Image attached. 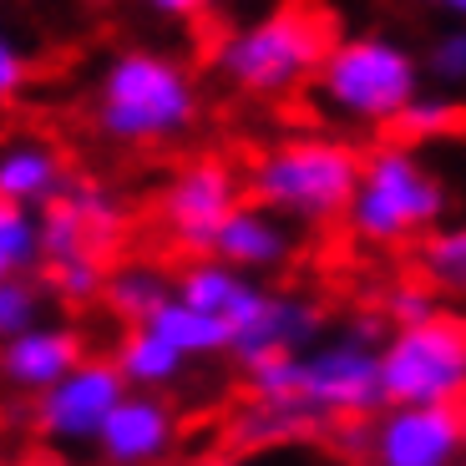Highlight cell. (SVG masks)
<instances>
[{"label": "cell", "instance_id": "cell-7", "mask_svg": "<svg viewBox=\"0 0 466 466\" xmlns=\"http://www.w3.org/2000/svg\"><path fill=\"white\" fill-rule=\"evenodd\" d=\"M385 406H451L466 400V315L441 309L426 325L390 329L380 350Z\"/></svg>", "mask_w": 466, "mask_h": 466}, {"label": "cell", "instance_id": "cell-9", "mask_svg": "<svg viewBox=\"0 0 466 466\" xmlns=\"http://www.w3.org/2000/svg\"><path fill=\"white\" fill-rule=\"evenodd\" d=\"M132 396V385L122 380L112 355H86L61 385H51L46 396L31 400V431L51 446V451H82L96 446L106 431V420L122 400Z\"/></svg>", "mask_w": 466, "mask_h": 466}, {"label": "cell", "instance_id": "cell-10", "mask_svg": "<svg viewBox=\"0 0 466 466\" xmlns=\"http://www.w3.org/2000/svg\"><path fill=\"white\" fill-rule=\"evenodd\" d=\"M466 406H385L370 426V466H461Z\"/></svg>", "mask_w": 466, "mask_h": 466}, {"label": "cell", "instance_id": "cell-24", "mask_svg": "<svg viewBox=\"0 0 466 466\" xmlns=\"http://www.w3.org/2000/svg\"><path fill=\"white\" fill-rule=\"evenodd\" d=\"M106 258L82 254V258H66V264H46V284L61 304H102L106 294Z\"/></svg>", "mask_w": 466, "mask_h": 466}, {"label": "cell", "instance_id": "cell-21", "mask_svg": "<svg viewBox=\"0 0 466 466\" xmlns=\"http://www.w3.org/2000/svg\"><path fill=\"white\" fill-rule=\"evenodd\" d=\"M309 426H315V420L304 416L299 406L248 396L244 406L228 416V441L233 446H284V441H294V436H304Z\"/></svg>", "mask_w": 466, "mask_h": 466}, {"label": "cell", "instance_id": "cell-18", "mask_svg": "<svg viewBox=\"0 0 466 466\" xmlns=\"http://www.w3.org/2000/svg\"><path fill=\"white\" fill-rule=\"evenodd\" d=\"M112 360H116V370H122V380H127L132 390H152V396H163L167 385H177L183 370L193 365L183 350L167 345L152 325H132L127 335L116 339Z\"/></svg>", "mask_w": 466, "mask_h": 466}, {"label": "cell", "instance_id": "cell-8", "mask_svg": "<svg viewBox=\"0 0 466 466\" xmlns=\"http://www.w3.org/2000/svg\"><path fill=\"white\" fill-rule=\"evenodd\" d=\"M248 203V177L228 157H187L157 187V223L187 254H213L223 223Z\"/></svg>", "mask_w": 466, "mask_h": 466}, {"label": "cell", "instance_id": "cell-13", "mask_svg": "<svg viewBox=\"0 0 466 466\" xmlns=\"http://www.w3.org/2000/svg\"><path fill=\"white\" fill-rule=\"evenodd\" d=\"M82 360H86V335L71 319H41L25 335H11L0 345V375L25 400L46 396L51 385H61Z\"/></svg>", "mask_w": 466, "mask_h": 466}, {"label": "cell", "instance_id": "cell-27", "mask_svg": "<svg viewBox=\"0 0 466 466\" xmlns=\"http://www.w3.org/2000/svg\"><path fill=\"white\" fill-rule=\"evenodd\" d=\"M41 233H46V264H66V258L92 254L86 244V228L71 208V198H56L51 208H41Z\"/></svg>", "mask_w": 466, "mask_h": 466}, {"label": "cell", "instance_id": "cell-32", "mask_svg": "<svg viewBox=\"0 0 466 466\" xmlns=\"http://www.w3.org/2000/svg\"><path fill=\"white\" fill-rule=\"evenodd\" d=\"M416 5L431 15H446V21H466V0H416Z\"/></svg>", "mask_w": 466, "mask_h": 466}, {"label": "cell", "instance_id": "cell-2", "mask_svg": "<svg viewBox=\"0 0 466 466\" xmlns=\"http://www.w3.org/2000/svg\"><path fill=\"white\" fill-rule=\"evenodd\" d=\"M365 152L335 132H294L268 142L248 163V203H264L294 228H325L345 218L360 187Z\"/></svg>", "mask_w": 466, "mask_h": 466}, {"label": "cell", "instance_id": "cell-12", "mask_svg": "<svg viewBox=\"0 0 466 466\" xmlns=\"http://www.w3.org/2000/svg\"><path fill=\"white\" fill-rule=\"evenodd\" d=\"M177 441H183V420H177L173 400L152 396V390H132L112 410L92 451L102 466H163L177 451Z\"/></svg>", "mask_w": 466, "mask_h": 466}, {"label": "cell", "instance_id": "cell-23", "mask_svg": "<svg viewBox=\"0 0 466 466\" xmlns=\"http://www.w3.org/2000/svg\"><path fill=\"white\" fill-rule=\"evenodd\" d=\"M420 274L441 294H466V218L441 223V228L420 244Z\"/></svg>", "mask_w": 466, "mask_h": 466}, {"label": "cell", "instance_id": "cell-33", "mask_svg": "<svg viewBox=\"0 0 466 466\" xmlns=\"http://www.w3.org/2000/svg\"><path fill=\"white\" fill-rule=\"evenodd\" d=\"M339 446H345V451H370V431H350V420H345V431H339Z\"/></svg>", "mask_w": 466, "mask_h": 466}, {"label": "cell", "instance_id": "cell-29", "mask_svg": "<svg viewBox=\"0 0 466 466\" xmlns=\"http://www.w3.org/2000/svg\"><path fill=\"white\" fill-rule=\"evenodd\" d=\"M46 319V299L35 279H0V339L25 335L31 325Z\"/></svg>", "mask_w": 466, "mask_h": 466}, {"label": "cell", "instance_id": "cell-25", "mask_svg": "<svg viewBox=\"0 0 466 466\" xmlns=\"http://www.w3.org/2000/svg\"><path fill=\"white\" fill-rule=\"evenodd\" d=\"M426 76H431V86H441V92H466V21H451L446 31L431 35Z\"/></svg>", "mask_w": 466, "mask_h": 466}, {"label": "cell", "instance_id": "cell-34", "mask_svg": "<svg viewBox=\"0 0 466 466\" xmlns=\"http://www.w3.org/2000/svg\"><path fill=\"white\" fill-rule=\"evenodd\" d=\"M203 466H244V461H233V456H218V461H203Z\"/></svg>", "mask_w": 466, "mask_h": 466}, {"label": "cell", "instance_id": "cell-6", "mask_svg": "<svg viewBox=\"0 0 466 466\" xmlns=\"http://www.w3.org/2000/svg\"><path fill=\"white\" fill-rule=\"evenodd\" d=\"M385 335L375 315L355 319L339 335H325L299 355V410L309 420H360L385 410Z\"/></svg>", "mask_w": 466, "mask_h": 466}, {"label": "cell", "instance_id": "cell-14", "mask_svg": "<svg viewBox=\"0 0 466 466\" xmlns=\"http://www.w3.org/2000/svg\"><path fill=\"white\" fill-rule=\"evenodd\" d=\"M76 177L66 173V152L51 137L35 132H15L0 147V203H21V208H51L56 198H66V187Z\"/></svg>", "mask_w": 466, "mask_h": 466}, {"label": "cell", "instance_id": "cell-1", "mask_svg": "<svg viewBox=\"0 0 466 466\" xmlns=\"http://www.w3.org/2000/svg\"><path fill=\"white\" fill-rule=\"evenodd\" d=\"M198 76L157 46H122L92 86V127L132 152L167 147L198 122Z\"/></svg>", "mask_w": 466, "mask_h": 466}, {"label": "cell", "instance_id": "cell-19", "mask_svg": "<svg viewBox=\"0 0 466 466\" xmlns=\"http://www.w3.org/2000/svg\"><path fill=\"white\" fill-rule=\"evenodd\" d=\"M147 325L157 329L167 345L183 350L187 360H213V355H228V350H233V329L223 325V319L193 309V304H183V299H167Z\"/></svg>", "mask_w": 466, "mask_h": 466}, {"label": "cell", "instance_id": "cell-31", "mask_svg": "<svg viewBox=\"0 0 466 466\" xmlns=\"http://www.w3.org/2000/svg\"><path fill=\"white\" fill-rule=\"evenodd\" d=\"M157 21H198V15H208L218 0H142Z\"/></svg>", "mask_w": 466, "mask_h": 466}, {"label": "cell", "instance_id": "cell-3", "mask_svg": "<svg viewBox=\"0 0 466 466\" xmlns=\"http://www.w3.org/2000/svg\"><path fill=\"white\" fill-rule=\"evenodd\" d=\"M335 41L339 35L329 31L325 11L279 5V11H264L254 21L223 31L213 41V71L233 92L274 102V96H294L304 86H315Z\"/></svg>", "mask_w": 466, "mask_h": 466}, {"label": "cell", "instance_id": "cell-26", "mask_svg": "<svg viewBox=\"0 0 466 466\" xmlns=\"http://www.w3.org/2000/svg\"><path fill=\"white\" fill-rule=\"evenodd\" d=\"M451 127H456V102H451V92H441V86L420 92L416 102L406 106V116L396 122V132H400L406 142H431V137H446Z\"/></svg>", "mask_w": 466, "mask_h": 466}, {"label": "cell", "instance_id": "cell-4", "mask_svg": "<svg viewBox=\"0 0 466 466\" xmlns=\"http://www.w3.org/2000/svg\"><path fill=\"white\" fill-rule=\"evenodd\" d=\"M426 61L385 31H355L329 46L315 76V106L335 127H396L420 96Z\"/></svg>", "mask_w": 466, "mask_h": 466}, {"label": "cell", "instance_id": "cell-36", "mask_svg": "<svg viewBox=\"0 0 466 466\" xmlns=\"http://www.w3.org/2000/svg\"><path fill=\"white\" fill-rule=\"evenodd\" d=\"M461 466H466V461H461Z\"/></svg>", "mask_w": 466, "mask_h": 466}, {"label": "cell", "instance_id": "cell-20", "mask_svg": "<svg viewBox=\"0 0 466 466\" xmlns=\"http://www.w3.org/2000/svg\"><path fill=\"white\" fill-rule=\"evenodd\" d=\"M66 198H71V208H76V218H82L86 244H92L96 258L122 248V238H127V208H122V198H116L112 187L96 183V177H76V183L66 187Z\"/></svg>", "mask_w": 466, "mask_h": 466}, {"label": "cell", "instance_id": "cell-17", "mask_svg": "<svg viewBox=\"0 0 466 466\" xmlns=\"http://www.w3.org/2000/svg\"><path fill=\"white\" fill-rule=\"evenodd\" d=\"M167 299H177V274H167L163 264H152V258H132V264H116L106 274V315H116L122 325H147Z\"/></svg>", "mask_w": 466, "mask_h": 466}, {"label": "cell", "instance_id": "cell-15", "mask_svg": "<svg viewBox=\"0 0 466 466\" xmlns=\"http://www.w3.org/2000/svg\"><path fill=\"white\" fill-rule=\"evenodd\" d=\"M294 248H299V238H294L289 218H279V213L264 208V203H244V208L223 223L213 254H218L223 264L244 268V274L258 279V274H279V268H289Z\"/></svg>", "mask_w": 466, "mask_h": 466}, {"label": "cell", "instance_id": "cell-28", "mask_svg": "<svg viewBox=\"0 0 466 466\" xmlns=\"http://www.w3.org/2000/svg\"><path fill=\"white\" fill-rule=\"evenodd\" d=\"M436 315H441V289H436L431 279H400L385 294V319H390V329L426 325V319H436Z\"/></svg>", "mask_w": 466, "mask_h": 466}, {"label": "cell", "instance_id": "cell-11", "mask_svg": "<svg viewBox=\"0 0 466 466\" xmlns=\"http://www.w3.org/2000/svg\"><path fill=\"white\" fill-rule=\"evenodd\" d=\"M325 339V304L294 289H264L238 325H233V360L254 370L264 360H284V355H304L309 345Z\"/></svg>", "mask_w": 466, "mask_h": 466}, {"label": "cell", "instance_id": "cell-5", "mask_svg": "<svg viewBox=\"0 0 466 466\" xmlns=\"http://www.w3.org/2000/svg\"><path fill=\"white\" fill-rule=\"evenodd\" d=\"M446 203V183L426 167V157H416L410 142H380L365 152L345 228L370 248H400L441 228Z\"/></svg>", "mask_w": 466, "mask_h": 466}, {"label": "cell", "instance_id": "cell-22", "mask_svg": "<svg viewBox=\"0 0 466 466\" xmlns=\"http://www.w3.org/2000/svg\"><path fill=\"white\" fill-rule=\"evenodd\" d=\"M35 268H46L41 213L21 208V203H0V274L5 279H31Z\"/></svg>", "mask_w": 466, "mask_h": 466}, {"label": "cell", "instance_id": "cell-35", "mask_svg": "<svg viewBox=\"0 0 466 466\" xmlns=\"http://www.w3.org/2000/svg\"><path fill=\"white\" fill-rule=\"evenodd\" d=\"M25 466H31V461H25Z\"/></svg>", "mask_w": 466, "mask_h": 466}, {"label": "cell", "instance_id": "cell-16", "mask_svg": "<svg viewBox=\"0 0 466 466\" xmlns=\"http://www.w3.org/2000/svg\"><path fill=\"white\" fill-rule=\"evenodd\" d=\"M258 294H264V284H254V274H244V268L223 264L218 254L187 258L183 274H177V299L203 309V315H213V319H223L228 329L254 309Z\"/></svg>", "mask_w": 466, "mask_h": 466}, {"label": "cell", "instance_id": "cell-30", "mask_svg": "<svg viewBox=\"0 0 466 466\" xmlns=\"http://www.w3.org/2000/svg\"><path fill=\"white\" fill-rule=\"evenodd\" d=\"M25 82H31V56H25V46L15 35H0V102L11 106L25 92Z\"/></svg>", "mask_w": 466, "mask_h": 466}]
</instances>
